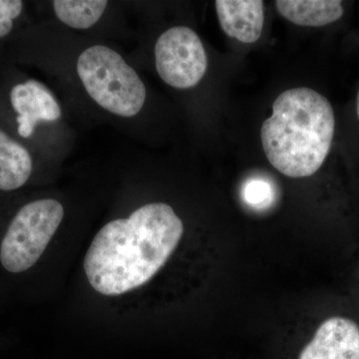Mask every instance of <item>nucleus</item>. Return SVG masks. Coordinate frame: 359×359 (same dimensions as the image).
Masks as SVG:
<instances>
[{
	"mask_svg": "<svg viewBox=\"0 0 359 359\" xmlns=\"http://www.w3.org/2000/svg\"><path fill=\"white\" fill-rule=\"evenodd\" d=\"M183 235V222L171 205H143L97 233L85 255L87 280L108 297L138 289L165 266Z\"/></svg>",
	"mask_w": 359,
	"mask_h": 359,
	"instance_id": "1",
	"label": "nucleus"
},
{
	"mask_svg": "<svg viewBox=\"0 0 359 359\" xmlns=\"http://www.w3.org/2000/svg\"><path fill=\"white\" fill-rule=\"evenodd\" d=\"M262 126L266 158L290 178L316 174L327 159L335 129L332 104L309 88L287 90L276 99Z\"/></svg>",
	"mask_w": 359,
	"mask_h": 359,
	"instance_id": "2",
	"label": "nucleus"
},
{
	"mask_svg": "<svg viewBox=\"0 0 359 359\" xmlns=\"http://www.w3.org/2000/svg\"><path fill=\"white\" fill-rule=\"evenodd\" d=\"M77 73L89 96L103 109L133 117L145 104L146 87L118 52L94 45L80 54Z\"/></svg>",
	"mask_w": 359,
	"mask_h": 359,
	"instance_id": "3",
	"label": "nucleus"
},
{
	"mask_svg": "<svg viewBox=\"0 0 359 359\" xmlns=\"http://www.w3.org/2000/svg\"><path fill=\"white\" fill-rule=\"evenodd\" d=\"M65 217V208L54 199L33 201L14 217L1 245L0 263L9 273L32 269L43 255Z\"/></svg>",
	"mask_w": 359,
	"mask_h": 359,
	"instance_id": "4",
	"label": "nucleus"
},
{
	"mask_svg": "<svg viewBox=\"0 0 359 359\" xmlns=\"http://www.w3.org/2000/svg\"><path fill=\"white\" fill-rule=\"evenodd\" d=\"M156 68L161 79L178 89L196 86L204 77L208 57L199 35L187 26H176L156 42Z\"/></svg>",
	"mask_w": 359,
	"mask_h": 359,
	"instance_id": "5",
	"label": "nucleus"
},
{
	"mask_svg": "<svg viewBox=\"0 0 359 359\" xmlns=\"http://www.w3.org/2000/svg\"><path fill=\"white\" fill-rule=\"evenodd\" d=\"M299 359H359L358 323L346 316L327 318Z\"/></svg>",
	"mask_w": 359,
	"mask_h": 359,
	"instance_id": "6",
	"label": "nucleus"
},
{
	"mask_svg": "<svg viewBox=\"0 0 359 359\" xmlns=\"http://www.w3.org/2000/svg\"><path fill=\"white\" fill-rule=\"evenodd\" d=\"M11 105L18 113V134L29 138L39 122L57 121L61 108L50 90L41 82L28 80L11 90Z\"/></svg>",
	"mask_w": 359,
	"mask_h": 359,
	"instance_id": "7",
	"label": "nucleus"
},
{
	"mask_svg": "<svg viewBox=\"0 0 359 359\" xmlns=\"http://www.w3.org/2000/svg\"><path fill=\"white\" fill-rule=\"evenodd\" d=\"M217 14L226 34L243 43H254L261 37L264 6L261 0H217Z\"/></svg>",
	"mask_w": 359,
	"mask_h": 359,
	"instance_id": "8",
	"label": "nucleus"
},
{
	"mask_svg": "<svg viewBox=\"0 0 359 359\" xmlns=\"http://www.w3.org/2000/svg\"><path fill=\"white\" fill-rule=\"evenodd\" d=\"M276 6L283 18L301 26L320 27L335 22L344 15L339 0H278Z\"/></svg>",
	"mask_w": 359,
	"mask_h": 359,
	"instance_id": "9",
	"label": "nucleus"
},
{
	"mask_svg": "<svg viewBox=\"0 0 359 359\" xmlns=\"http://www.w3.org/2000/svg\"><path fill=\"white\" fill-rule=\"evenodd\" d=\"M32 172L29 152L0 130V190H18L28 181Z\"/></svg>",
	"mask_w": 359,
	"mask_h": 359,
	"instance_id": "10",
	"label": "nucleus"
},
{
	"mask_svg": "<svg viewBox=\"0 0 359 359\" xmlns=\"http://www.w3.org/2000/svg\"><path fill=\"white\" fill-rule=\"evenodd\" d=\"M108 2L104 0H56L52 2L59 20L75 29H88L102 18Z\"/></svg>",
	"mask_w": 359,
	"mask_h": 359,
	"instance_id": "11",
	"label": "nucleus"
},
{
	"mask_svg": "<svg viewBox=\"0 0 359 359\" xmlns=\"http://www.w3.org/2000/svg\"><path fill=\"white\" fill-rule=\"evenodd\" d=\"M242 195L243 199L250 207L266 210L275 202L276 188L268 179H249L243 187Z\"/></svg>",
	"mask_w": 359,
	"mask_h": 359,
	"instance_id": "12",
	"label": "nucleus"
},
{
	"mask_svg": "<svg viewBox=\"0 0 359 359\" xmlns=\"http://www.w3.org/2000/svg\"><path fill=\"white\" fill-rule=\"evenodd\" d=\"M22 8L20 0H0V39L13 30V20L20 15Z\"/></svg>",
	"mask_w": 359,
	"mask_h": 359,
	"instance_id": "13",
	"label": "nucleus"
},
{
	"mask_svg": "<svg viewBox=\"0 0 359 359\" xmlns=\"http://www.w3.org/2000/svg\"><path fill=\"white\" fill-rule=\"evenodd\" d=\"M356 111H358V116L359 118V92L358 94V102H356Z\"/></svg>",
	"mask_w": 359,
	"mask_h": 359,
	"instance_id": "14",
	"label": "nucleus"
}]
</instances>
